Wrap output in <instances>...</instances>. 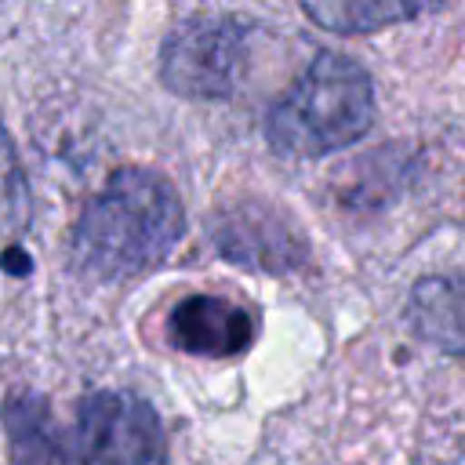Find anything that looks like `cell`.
Listing matches in <instances>:
<instances>
[{
	"label": "cell",
	"mask_w": 465,
	"mask_h": 465,
	"mask_svg": "<svg viewBox=\"0 0 465 465\" xmlns=\"http://www.w3.org/2000/svg\"><path fill=\"white\" fill-rule=\"evenodd\" d=\"M73 465H167L156 407L127 389L87 392L76 407Z\"/></svg>",
	"instance_id": "4"
},
{
	"label": "cell",
	"mask_w": 465,
	"mask_h": 465,
	"mask_svg": "<svg viewBox=\"0 0 465 465\" xmlns=\"http://www.w3.org/2000/svg\"><path fill=\"white\" fill-rule=\"evenodd\" d=\"M374 124V84L345 54L323 51L269 109L265 134L283 156H327L360 142Z\"/></svg>",
	"instance_id": "2"
},
{
	"label": "cell",
	"mask_w": 465,
	"mask_h": 465,
	"mask_svg": "<svg viewBox=\"0 0 465 465\" xmlns=\"http://www.w3.org/2000/svg\"><path fill=\"white\" fill-rule=\"evenodd\" d=\"M214 251L243 269L287 272L309 262V240L291 218L265 203H236L222 211L211 225Z\"/></svg>",
	"instance_id": "5"
},
{
	"label": "cell",
	"mask_w": 465,
	"mask_h": 465,
	"mask_svg": "<svg viewBox=\"0 0 465 465\" xmlns=\"http://www.w3.org/2000/svg\"><path fill=\"white\" fill-rule=\"evenodd\" d=\"M185 236L178 189L149 167H120L73 225V269L98 283L142 276L171 258Z\"/></svg>",
	"instance_id": "1"
},
{
	"label": "cell",
	"mask_w": 465,
	"mask_h": 465,
	"mask_svg": "<svg viewBox=\"0 0 465 465\" xmlns=\"http://www.w3.org/2000/svg\"><path fill=\"white\" fill-rule=\"evenodd\" d=\"M0 425L7 432V458L11 465H65V440L51 414V403L33 392L18 389L0 407Z\"/></svg>",
	"instance_id": "7"
},
{
	"label": "cell",
	"mask_w": 465,
	"mask_h": 465,
	"mask_svg": "<svg viewBox=\"0 0 465 465\" xmlns=\"http://www.w3.org/2000/svg\"><path fill=\"white\" fill-rule=\"evenodd\" d=\"M407 323L414 327L418 338L440 345L443 352L458 356L461 352V294L454 280L429 276L418 280L411 291L407 305Z\"/></svg>",
	"instance_id": "8"
},
{
	"label": "cell",
	"mask_w": 465,
	"mask_h": 465,
	"mask_svg": "<svg viewBox=\"0 0 465 465\" xmlns=\"http://www.w3.org/2000/svg\"><path fill=\"white\" fill-rule=\"evenodd\" d=\"M443 0H302L305 15L331 33H374L403 18H418L421 11Z\"/></svg>",
	"instance_id": "9"
},
{
	"label": "cell",
	"mask_w": 465,
	"mask_h": 465,
	"mask_svg": "<svg viewBox=\"0 0 465 465\" xmlns=\"http://www.w3.org/2000/svg\"><path fill=\"white\" fill-rule=\"evenodd\" d=\"M251 62V25L240 18H193L160 51V80L182 98H229Z\"/></svg>",
	"instance_id": "3"
},
{
	"label": "cell",
	"mask_w": 465,
	"mask_h": 465,
	"mask_svg": "<svg viewBox=\"0 0 465 465\" xmlns=\"http://www.w3.org/2000/svg\"><path fill=\"white\" fill-rule=\"evenodd\" d=\"M29 229V182L18 149L0 120V243L18 240Z\"/></svg>",
	"instance_id": "10"
},
{
	"label": "cell",
	"mask_w": 465,
	"mask_h": 465,
	"mask_svg": "<svg viewBox=\"0 0 465 465\" xmlns=\"http://www.w3.org/2000/svg\"><path fill=\"white\" fill-rule=\"evenodd\" d=\"M254 338V316L222 294H185L167 316V341L189 356H243Z\"/></svg>",
	"instance_id": "6"
}]
</instances>
